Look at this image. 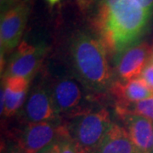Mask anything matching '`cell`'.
Here are the masks:
<instances>
[{"mask_svg":"<svg viewBox=\"0 0 153 153\" xmlns=\"http://www.w3.org/2000/svg\"><path fill=\"white\" fill-rule=\"evenodd\" d=\"M152 15L132 0H100L94 26L106 52L118 55L137 44Z\"/></svg>","mask_w":153,"mask_h":153,"instance_id":"cell-1","label":"cell"},{"mask_svg":"<svg viewBox=\"0 0 153 153\" xmlns=\"http://www.w3.org/2000/svg\"><path fill=\"white\" fill-rule=\"evenodd\" d=\"M71 58L76 74L89 89L100 92L111 86V76L104 45L92 36L78 33L72 38Z\"/></svg>","mask_w":153,"mask_h":153,"instance_id":"cell-2","label":"cell"},{"mask_svg":"<svg viewBox=\"0 0 153 153\" xmlns=\"http://www.w3.org/2000/svg\"><path fill=\"white\" fill-rule=\"evenodd\" d=\"M112 123L109 111L100 109L78 114L67 129L83 153H94Z\"/></svg>","mask_w":153,"mask_h":153,"instance_id":"cell-3","label":"cell"},{"mask_svg":"<svg viewBox=\"0 0 153 153\" xmlns=\"http://www.w3.org/2000/svg\"><path fill=\"white\" fill-rule=\"evenodd\" d=\"M29 6L22 2L7 9L1 16L0 45L1 54L9 53L21 44L27 22Z\"/></svg>","mask_w":153,"mask_h":153,"instance_id":"cell-4","label":"cell"},{"mask_svg":"<svg viewBox=\"0 0 153 153\" xmlns=\"http://www.w3.org/2000/svg\"><path fill=\"white\" fill-rule=\"evenodd\" d=\"M68 133L67 127L58 121L29 123L20 137L18 145L27 153H38Z\"/></svg>","mask_w":153,"mask_h":153,"instance_id":"cell-5","label":"cell"},{"mask_svg":"<svg viewBox=\"0 0 153 153\" xmlns=\"http://www.w3.org/2000/svg\"><path fill=\"white\" fill-rule=\"evenodd\" d=\"M44 55V47L22 42L10 59L4 76H22L30 80L38 71Z\"/></svg>","mask_w":153,"mask_h":153,"instance_id":"cell-6","label":"cell"},{"mask_svg":"<svg viewBox=\"0 0 153 153\" xmlns=\"http://www.w3.org/2000/svg\"><path fill=\"white\" fill-rule=\"evenodd\" d=\"M153 48L147 43H138L117 55V71L123 81L140 77L151 60Z\"/></svg>","mask_w":153,"mask_h":153,"instance_id":"cell-7","label":"cell"},{"mask_svg":"<svg viewBox=\"0 0 153 153\" xmlns=\"http://www.w3.org/2000/svg\"><path fill=\"white\" fill-rule=\"evenodd\" d=\"M29 81L22 76H4L1 88V114L11 117L22 107L27 94Z\"/></svg>","mask_w":153,"mask_h":153,"instance_id":"cell-8","label":"cell"},{"mask_svg":"<svg viewBox=\"0 0 153 153\" xmlns=\"http://www.w3.org/2000/svg\"><path fill=\"white\" fill-rule=\"evenodd\" d=\"M25 117L29 123L58 121L51 91L44 88L34 89L25 105Z\"/></svg>","mask_w":153,"mask_h":153,"instance_id":"cell-9","label":"cell"},{"mask_svg":"<svg viewBox=\"0 0 153 153\" xmlns=\"http://www.w3.org/2000/svg\"><path fill=\"white\" fill-rule=\"evenodd\" d=\"M51 95L59 114L76 111L82 100V93L79 85L70 78L56 82L51 91Z\"/></svg>","mask_w":153,"mask_h":153,"instance_id":"cell-10","label":"cell"},{"mask_svg":"<svg viewBox=\"0 0 153 153\" xmlns=\"http://www.w3.org/2000/svg\"><path fill=\"white\" fill-rule=\"evenodd\" d=\"M127 131L136 153H152L153 121L138 115L124 116Z\"/></svg>","mask_w":153,"mask_h":153,"instance_id":"cell-11","label":"cell"},{"mask_svg":"<svg viewBox=\"0 0 153 153\" xmlns=\"http://www.w3.org/2000/svg\"><path fill=\"white\" fill-rule=\"evenodd\" d=\"M117 105L133 104L153 97V90L141 77L129 81L116 82L111 86Z\"/></svg>","mask_w":153,"mask_h":153,"instance_id":"cell-12","label":"cell"},{"mask_svg":"<svg viewBox=\"0 0 153 153\" xmlns=\"http://www.w3.org/2000/svg\"><path fill=\"white\" fill-rule=\"evenodd\" d=\"M94 153H136L125 128L112 123Z\"/></svg>","mask_w":153,"mask_h":153,"instance_id":"cell-13","label":"cell"},{"mask_svg":"<svg viewBox=\"0 0 153 153\" xmlns=\"http://www.w3.org/2000/svg\"><path fill=\"white\" fill-rule=\"evenodd\" d=\"M117 111L122 117L127 115H138L153 121V97L133 104L117 105Z\"/></svg>","mask_w":153,"mask_h":153,"instance_id":"cell-14","label":"cell"},{"mask_svg":"<svg viewBox=\"0 0 153 153\" xmlns=\"http://www.w3.org/2000/svg\"><path fill=\"white\" fill-rule=\"evenodd\" d=\"M58 153H83V152L78 146V145L71 139L68 132L59 140Z\"/></svg>","mask_w":153,"mask_h":153,"instance_id":"cell-15","label":"cell"},{"mask_svg":"<svg viewBox=\"0 0 153 153\" xmlns=\"http://www.w3.org/2000/svg\"><path fill=\"white\" fill-rule=\"evenodd\" d=\"M140 77L153 90V64L151 61H149V63L145 67Z\"/></svg>","mask_w":153,"mask_h":153,"instance_id":"cell-16","label":"cell"},{"mask_svg":"<svg viewBox=\"0 0 153 153\" xmlns=\"http://www.w3.org/2000/svg\"><path fill=\"white\" fill-rule=\"evenodd\" d=\"M136 3L144 10L149 11L151 13L153 12V0H132Z\"/></svg>","mask_w":153,"mask_h":153,"instance_id":"cell-17","label":"cell"},{"mask_svg":"<svg viewBox=\"0 0 153 153\" xmlns=\"http://www.w3.org/2000/svg\"><path fill=\"white\" fill-rule=\"evenodd\" d=\"M59 151V140L49 145L38 153H58Z\"/></svg>","mask_w":153,"mask_h":153,"instance_id":"cell-18","label":"cell"},{"mask_svg":"<svg viewBox=\"0 0 153 153\" xmlns=\"http://www.w3.org/2000/svg\"><path fill=\"white\" fill-rule=\"evenodd\" d=\"M7 153H27L23 149H22L18 144H17V146H12V147L8 151V152Z\"/></svg>","mask_w":153,"mask_h":153,"instance_id":"cell-19","label":"cell"},{"mask_svg":"<svg viewBox=\"0 0 153 153\" xmlns=\"http://www.w3.org/2000/svg\"><path fill=\"white\" fill-rule=\"evenodd\" d=\"M48 3H49L50 5H53V4H56V3H58L60 0H46Z\"/></svg>","mask_w":153,"mask_h":153,"instance_id":"cell-20","label":"cell"},{"mask_svg":"<svg viewBox=\"0 0 153 153\" xmlns=\"http://www.w3.org/2000/svg\"><path fill=\"white\" fill-rule=\"evenodd\" d=\"M150 61H151V62L153 64V49H152V56H151V60H150Z\"/></svg>","mask_w":153,"mask_h":153,"instance_id":"cell-21","label":"cell"},{"mask_svg":"<svg viewBox=\"0 0 153 153\" xmlns=\"http://www.w3.org/2000/svg\"><path fill=\"white\" fill-rule=\"evenodd\" d=\"M152 153H153V151H152Z\"/></svg>","mask_w":153,"mask_h":153,"instance_id":"cell-22","label":"cell"}]
</instances>
